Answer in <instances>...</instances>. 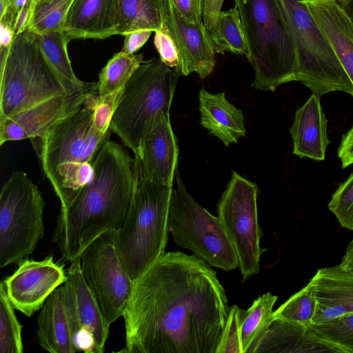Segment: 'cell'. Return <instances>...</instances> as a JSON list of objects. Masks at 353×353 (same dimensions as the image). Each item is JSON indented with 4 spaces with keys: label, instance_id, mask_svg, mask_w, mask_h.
Wrapping results in <instances>:
<instances>
[{
    "label": "cell",
    "instance_id": "1",
    "mask_svg": "<svg viewBox=\"0 0 353 353\" xmlns=\"http://www.w3.org/2000/svg\"><path fill=\"white\" fill-rule=\"evenodd\" d=\"M230 307L210 265L168 252L134 281L123 315L127 353H216Z\"/></svg>",
    "mask_w": 353,
    "mask_h": 353
},
{
    "label": "cell",
    "instance_id": "2",
    "mask_svg": "<svg viewBox=\"0 0 353 353\" xmlns=\"http://www.w3.org/2000/svg\"><path fill=\"white\" fill-rule=\"evenodd\" d=\"M90 181L58 216L52 241L68 261L99 235L123 224L134 190V158L108 138L93 163Z\"/></svg>",
    "mask_w": 353,
    "mask_h": 353
},
{
    "label": "cell",
    "instance_id": "3",
    "mask_svg": "<svg viewBox=\"0 0 353 353\" xmlns=\"http://www.w3.org/2000/svg\"><path fill=\"white\" fill-rule=\"evenodd\" d=\"M91 93L84 103L56 121L41 138V161L45 175L66 208L93 175L92 163L110 131L103 134L93 122Z\"/></svg>",
    "mask_w": 353,
    "mask_h": 353
},
{
    "label": "cell",
    "instance_id": "4",
    "mask_svg": "<svg viewBox=\"0 0 353 353\" xmlns=\"http://www.w3.org/2000/svg\"><path fill=\"white\" fill-rule=\"evenodd\" d=\"M172 189L148 179L134 156L130 205L123 224L114 230L117 251L132 281L165 253Z\"/></svg>",
    "mask_w": 353,
    "mask_h": 353
},
{
    "label": "cell",
    "instance_id": "5",
    "mask_svg": "<svg viewBox=\"0 0 353 353\" xmlns=\"http://www.w3.org/2000/svg\"><path fill=\"white\" fill-rule=\"evenodd\" d=\"M239 10L254 70L251 85L274 91L296 81L297 59L294 38L281 0H234Z\"/></svg>",
    "mask_w": 353,
    "mask_h": 353
},
{
    "label": "cell",
    "instance_id": "6",
    "mask_svg": "<svg viewBox=\"0 0 353 353\" xmlns=\"http://www.w3.org/2000/svg\"><path fill=\"white\" fill-rule=\"evenodd\" d=\"M0 120L54 96L67 94L37 34L26 30L14 37L10 47L0 50Z\"/></svg>",
    "mask_w": 353,
    "mask_h": 353
},
{
    "label": "cell",
    "instance_id": "7",
    "mask_svg": "<svg viewBox=\"0 0 353 353\" xmlns=\"http://www.w3.org/2000/svg\"><path fill=\"white\" fill-rule=\"evenodd\" d=\"M178 76L154 58L141 63L124 85L110 130L134 154L153 117L161 110L169 114Z\"/></svg>",
    "mask_w": 353,
    "mask_h": 353
},
{
    "label": "cell",
    "instance_id": "8",
    "mask_svg": "<svg viewBox=\"0 0 353 353\" xmlns=\"http://www.w3.org/2000/svg\"><path fill=\"white\" fill-rule=\"evenodd\" d=\"M296 52V81L319 97L331 92L353 97V84L303 0H281Z\"/></svg>",
    "mask_w": 353,
    "mask_h": 353
},
{
    "label": "cell",
    "instance_id": "9",
    "mask_svg": "<svg viewBox=\"0 0 353 353\" xmlns=\"http://www.w3.org/2000/svg\"><path fill=\"white\" fill-rule=\"evenodd\" d=\"M45 201L26 173L14 171L0 193V268L18 264L44 235Z\"/></svg>",
    "mask_w": 353,
    "mask_h": 353
},
{
    "label": "cell",
    "instance_id": "10",
    "mask_svg": "<svg viewBox=\"0 0 353 353\" xmlns=\"http://www.w3.org/2000/svg\"><path fill=\"white\" fill-rule=\"evenodd\" d=\"M174 179L168 230L175 243L191 250L211 266L225 271L236 269V254L219 218L192 197L177 171Z\"/></svg>",
    "mask_w": 353,
    "mask_h": 353
},
{
    "label": "cell",
    "instance_id": "11",
    "mask_svg": "<svg viewBox=\"0 0 353 353\" xmlns=\"http://www.w3.org/2000/svg\"><path fill=\"white\" fill-rule=\"evenodd\" d=\"M79 256L82 275L110 325L123 316L134 285L117 251L114 230L99 235Z\"/></svg>",
    "mask_w": 353,
    "mask_h": 353
},
{
    "label": "cell",
    "instance_id": "12",
    "mask_svg": "<svg viewBox=\"0 0 353 353\" xmlns=\"http://www.w3.org/2000/svg\"><path fill=\"white\" fill-rule=\"evenodd\" d=\"M257 185L232 170L217 205L218 217L236 254L243 281L258 274L263 235L258 221Z\"/></svg>",
    "mask_w": 353,
    "mask_h": 353
},
{
    "label": "cell",
    "instance_id": "13",
    "mask_svg": "<svg viewBox=\"0 0 353 353\" xmlns=\"http://www.w3.org/2000/svg\"><path fill=\"white\" fill-rule=\"evenodd\" d=\"M66 274L61 294L75 346L78 352L102 353L110 325L82 275L80 256L70 261Z\"/></svg>",
    "mask_w": 353,
    "mask_h": 353
},
{
    "label": "cell",
    "instance_id": "14",
    "mask_svg": "<svg viewBox=\"0 0 353 353\" xmlns=\"http://www.w3.org/2000/svg\"><path fill=\"white\" fill-rule=\"evenodd\" d=\"M14 272L1 281L13 307L31 316L43 306L48 296L67 280L66 271L52 256L41 261L26 258Z\"/></svg>",
    "mask_w": 353,
    "mask_h": 353
},
{
    "label": "cell",
    "instance_id": "15",
    "mask_svg": "<svg viewBox=\"0 0 353 353\" xmlns=\"http://www.w3.org/2000/svg\"><path fill=\"white\" fill-rule=\"evenodd\" d=\"M163 30L170 36L178 52L179 65L174 71L184 76L195 72L201 79L209 76L216 64V52L203 19L189 23L172 0H163Z\"/></svg>",
    "mask_w": 353,
    "mask_h": 353
},
{
    "label": "cell",
    "instance_id": "16",
    "mask_svg": "<svg viewBox=\"0 0 353 353\" xmlns=\"http://www.w3.org/2000/svg\"><path fill=\"white\" fill-rule=\"evenodd\" d=\"M97 91V83L72 96L59 94L0 120V145L27 138H42L64 115L79 107Z\"/></svg>",
    "mask_w": 353,
    "mask_h": 353
},
{
    "label": "cell",
    "instance_id": "17",
    "mask_svg": "<svg viewBox=\"0 0 353 353\" xmlns=\"http://www.w3.org/2000/svg\"><path fill=\"white\" fill-rule=\"evenodd\" d=\"M170 114L158 112L148 123L138 152L145 176L152 181L172 186L176 172L179 148Z\"/></svg>",
    "mask_w": 353,
    "mask_h": 353
},
{
    "label": "cell",
    "instance_id": "18",
    "mask_svg": "<svg viewBox=\"0 0 353 353\" xmlns=\"http://www.w3.org/2000/svg\"><path fill=\"white\" fill-rule=\"evenodd\" d=\"M119 0H74L62 30L75 39H104L117 34Z\"/></svg>",
    "mask_w": 353,
    "mask_h": 353
},
{
    "label": "cell",
    "instance_id": "19",
    "mask_svg": "<svg viewBox=\"0 0 353 353\" xmlns=\"http://www.w3.org/2000/svg\"><path fill=\"white\" fill-rule=\"evenodd\" d=\"M309 283L316 298L312 325L353 313V273L339 265L321 268Z\"/></svg>",
    "mask_w": 353,
    "mask_h": 353
},
{
    "label": "cell",
    "instance_id": "20",
    "mask_svg": "<svg viewBox=\"0 0 353 353\" xmlns=\"http://www.w3.org/2000/svg\"><path fill=\"white\" fill-rule=\"evenodd\" d=\"M327 123L320 97L312 93L296 111L294 122L290 128L293 140V154L301 158L324 160L330 143Z\"/></svg>",
    "mask_w": 353,
    "mask_h": 353
},
{
    "label": "cell",
    "instance_id": "21",
    "mask_svg": "<svg viewBox=\"0 0 353 353\" xmlns=\"http://www.w3.org/2000/svg\"><path fill=\"white\" fill-rule=\"evenodd\" d=\"M353 84V21L337 0H303Z\"/></svg>",
    "mask_w": 353,
    "mask_h": 353
},
{
    "label": "cell",
    "instance_id": "22",
    "mask_svg": "<svg viewBox=\"0 0 353 353\" xmlns=\"http://www.w3.org/2000/svg\"><path fill=\"white\" fill-rule=\"evenodd\" d=\"M344 353L339 347L319 338L309 327L274 319L254 353Z\"/></svg>",
    "mask_w": 353,
    "mask_h": 353
},
{
    "label": "cell",
    "instance_id": "23",
    "mask_svg": "<svg viewBox=\"0 0 353 353\" xmlns=\"http://www.w3.org/2000/svg\"><path fill=\"white\" fill-rule=\"evenodd\" d=\"M199 99L201 125L226 147L245 136L242 110L228 101L224 92L212 94L201 88Z\"/></svg>",
    "mask_w": 353,
    "mask_h": 353
},
{
    "label": "cell",
    "instance_id": "24",
    "mask_svg": "<svg viewBox=\"0 0 353 353\" xmlns=\"http://www.w3.org/2000/svg\"><path fill=\"white\" fill-rule=\"evenodd\" d=\"M37 337L41 347L50 353L78 352L63 304L61 288L47 299L37 317Z\"/></svg>",
    "mask_w": 353,
    "mask_h": 353
},
{
    "label": "cell",
    "instance_id": "25",
    "mask_svg": "<svg viewBox=\"0 0 353 353\" xmlns=\"http://www.w3.org/2000/svg\"><path fill=\"white\" fill-rule=\"evenodd\" d=\"M38 39L43 52L59 75L68 96L82 92L94 84L83 82L75 75L67 49L70 40L62 30L38 35Z\"/></svg>",
    "mask_w": 353,
    "mask_h": 353
},
{
    "label": "cell",
    "instance_id": "26",
    "mask_svg": "<svg viewBox=\"0 0 353 353\" xmlns=\"http://www.w3.org/2000/svg\"><path fill=\"white\" fill-rule=\"evenodd\" d=\"M163 0H119L117 34L149 30L162 31Z\"/></svg>",
    "mask_w": 353,
    "mask_h": 353
},
{
    "label": "cell",
    "instance_id": "27",
    "mask_svg": "<svg viewBox=\"0 0 353 353\" xmlns=\"http://www.w3.org/2000/svg\"><path fill=\"white\" fill-rule=\"evenodd\" d=\"M278 296L270 292L259 296L246 310L241 331L243 353H254L274 320L273 306Z\"/></svg>",
    "mask_w": 353,
    "mask_h": 353
},
{
    "label": "cell",
    "instance_id": "28",
    "mask_svg": "<svg viewBox=\"0 0 353 353\" xmlns=\"http://www.w3.org/2000/svg\"><path fill=\"white\" fill-rule=\"evenodd\" d=\"M216 53L248 55V46L236 6L221 11L210 32Z\"/></svg>",
    "mask_w": 353,
    "mask_h": 353
},
{
    "label": "cell",
    "instance_id": "29",
    "mask_svg": "<svg viewBox=\"0 0 353 353\" xmlns=\"http://www.w3.org/2000/svg\"><path fill=\"white\" fill-rule=\"evenodd\" d=\"M142 54L117 52L108 61L99 74L97 93L101 97L121 88L134 71L143 62Z\"/></svg>",
    "mask_w": 353,
    "mask_h": 353
},
{
    "label": "cell",
    "instance_id": "30",
    "mask_svg": "<svg viewBox=\"0 0 353 353\" xmlns=\"http://www.w3.org/2000/svg\"><path fill=\"white\" fill-rule=\"evenodd\" d=\"M74 0H50L32 6L26 30L37 35L62 30L67 12Z\"/></svg>",
    "mask_w": 353,
    "mask_h": 353
},
{
    "label": "cell",
    "instance_id": "31",
    "mask_svg": "<svg viewBox=\"0 0 353 353\" xmlns=\"http://www.w3.org/2000/svg\"><path fill=\"white\" fill-rule=\"evenodd\" d=\"M2 282L0 283V353H22V325Z\"/></svg>",
    "mask_w": 353,
    "mask_h": 353
},
{
    "label": "cell",
    "instance_id": "32",
    "mask_svg": "<svg viewBox=\"0 0 353 353\" xmlns=\"http://www.w3.org/2000/svg\"><path fill=\"white\" fill-rule=\"evenodd\" d=\"M316 298L310 283L290 296L276 311L274 319H280L309 327L312 324Z\"/></svg>",
    "mask_w": 353,
    "mask_h": 353
},
{
    "label": "cell",
    "instance_id": "33",
    "mask_svg": "<svg viewBox=\"0 0 353 353\" xmlns=\"http://www.w3.org/2000/svg\"><path fill=\"white\" fill-rule=\"evenodd\" d=\"M310 330L319 338L341 348L344 353H353V313L337 317Z\"/></svg>",
    "mask_w": 353,
    "mask_h": 353
},
{
    "label": "cell",
    "instance_id": "34",
    "mask_svg": "<svg viewBox=\"0 0 353 353\" xmlns=\"http://www.w3.org/2000/svg\"><path fill=\"white\" fill-rule=\"evenodd\" d=\"M328 208L341 227L353 230V172L333 193Z\"/></svg>",
    "mask_w": 353,
    "mask_h": 353
},
{
    "label": "cell",
    "instance_id": "35",
    "mask_svg": "<svg viewBox=\"0 0 353 353\" xmlns=\"http://www.w3.org/2000/svg\"><path fill=\"white\" fill-rule=\"evenodd\" d=\"M245 315L246 310L237 305L230 307L216 353H243L241 331Z\"/></svg>",
    "mask_w": 353,
    "mask_h": 353
},
{
    "label": "cell",
    "instance_id": "36",
    "mask_svg": "<svg viewBox=\"0 0 353 353\" xmlns=\"http://www.w3.org/2000/svg\"><path fill=\"white\" fill-rule=\"evenodd\" d=\"M123 88L105 97H101L95 94L92 99L94 125L101 134H106L110 131V123L119 102Z\"/></svg>",
    "mask_w": 353,
    "mask_h": 353
},
{
    "label": "cell",
    "instance_id": "37",
    "mask_svg": "<svg viewBox=\"0 0 353 353\" xmlns=\"http://www.w3.org/2000/svg\"><path fill=\"white\" fill-rule=\"evenodd\" d=\"M154 44L161 61L170 68H177L179 55L176 46L170 36L165 32H154Z\"/></svg>",
    "mask_w": 353,
    "mask_h": 353
},
{
    "label": "cell",
    "instance_id": "38",
    "mask_svg": "<svg viewBox=\"0 0 353 353\" xmlns=\"http://www.w3.org/2000/svg\"><path fill=\"white\" fill-rule=\"evenodd\" d=\"M183 17L189 23H195L202 20L203 0H172Z\"/></svg>",
    "mask_w": 353,
    "mask_h": 353
},
{
    "label": "cell",
    "instance_id": "39",
    "mask_svg": "<svg viewBox=\"0 0 353 353\" xmlns=\"http://www.w3.org/2000/svg\"><path fill=\"white\" fill-rule=\"evenodd\" d=\"M152 32L149 30H140L125 34L121 51L127 54H134L147 42Z\"/></svg>",
    "mask_w": 353,
    "mask_h": 353
},
{
    "label": "cell",
    "instance_id": "40",
    "mask_svg": "<svg viewBox=\"0 0 353 353\" xmlns=\"http://www.w3.org/2000/svg\"><path fill=\"white\" fill-rule=\"evenodd\" d=\"M338 157L341 160L343 168L353 164V126L342 136L338 148Z\"/></svg>",
    "mask_w": 353,
    "mask_h": 353
},
{
    "label": "cell",
    "instance_id": "41",
    "mask_svg": "<svg viewBox=\"0 0 353 353\" xmlns=\"http://www.w3.org/2000/svg\"><path fill=\"white\" fill-rule=\"evenodd\" d=\"M31 6L27 3L20 11L14 25V37L23 32L27 28L31 12Z\"/></svg>",
    "mask_w": 353,
    "mask_h": 353
},
{
    "label": "cell",
    "instance_id": "42",
    "mask_svg": "<svg viewBox=\"0 0 353 353\" xmlns=\"http://www.w3.org/2000/svg\"><path fill=\"white\" fill-rule=\"evenodd\" d=\"M14 37V28L8 23L0 21V50L10 47Z\"/></svg>",
    "mask_w": 353,
    "mask_h": 353
},
{
    "label": "cell",
    "instance_id": "43",
    "mask_svg": "<svg viewBox=\"0 0 353 353\" xmlns=\"http://www.w3.org/2000/svg\"><path fill=\"white\" fill-rule=\"evenodd\" d=\"M339 266L345 271L353 273V239L347 245L342 261Z\"/></svg>",
    "mask_w": 353,
    "mask_h": 353
},
{
    "label": "cell",
    "instance_id": "44",
    "mask_svg": "<svg viewBox=\"0 0 353 353\" xmlns=\"http://www.w3.org/2000/svg\"><path fill=\"white\" fill-rule=\"evenodd\" d=\"M337 2L353 21V0H337Z\"/></svg>",
    "mask_w": 353,
    "mask_h": 353
},
{
    "label": "cell",
    "instance_id": "45",
    "mask_svg": "<svg viewBox=\"0 0 353 353\" xmlns=\"http://www.w3.org/2000/svg\"><path fill=\"white\" fill-rule=\"evenodd\" d=\"M1 8H0V19L3 18L7 13L10 7V0H0Z\"/></svg>",
    "mask_w": 353,
    "mask_h": 353
},
{
    "label": "cell",
    "instance_id": "46",
    "mask_svg": "<svg viewBox=\"0 0 353 353\" xmlns=\"http://www.w3.org/2000/svg\"><path fill=\"white\" fill-rule=\"evenodd\" d=\"M50 1V0H33L32 1V5L35 3H39V2H42V1Z\"/></svg>",
    "mask_w": 353,
    "mask_h": 353
},
{
    "label": "cell",
    "instance_id": "47",
    "mask_svg": "<svg viewBox=\"0 0 353 353\" xmlns=\"http://www.w3.org/2000/svg\"><path fill=\"white\" fill-rule=\"evenodd\" d=\"M32 1L33 0H28V3L31 6V8H32Z\"/></svg>",
    "mask_w": 353,
    "mask_h": 353
},
{
    "label": "cell",
    "instance_id": "48",
    "mask_svg": "<svg viewBox=\"0 0 353 353\" xmlns=\"http://www.w3.org/2000/svg\"><path fill=\"white\" fill-rule=\"evenodd\" d=\"M203 3H204L205 0H203Z\"/></svg>",
    "mask_w": 353,
    "mask_h": 353
}]
</instances>
